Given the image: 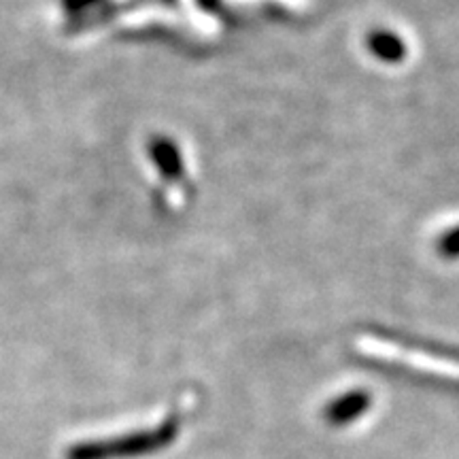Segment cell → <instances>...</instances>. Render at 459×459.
<instances>
[{"instance_id":"obj_3","label":"cell","mask_w":459,"mask_h":459,"mask_svg":"<svg viewBox=\"0 0 459 459\" xmlns=\"http://www.w3.org/2000/svg\"><path fill=\"white\" fill-rule=\"evenodd\" d=\"M438 251L445 257H459V226L449 230L438 243Z\"/></svg>"},{"instance_id":"obj_1","label":"cell","mask_w":459,"mask_h":459,"mask_svg":"<svg viewBox=\"0 0 459 459\" xmlns=\"http://www.w3.org/2000/svg\"><path fill=\"white\" fill-rule=\"evenodd\" d=\"M370 402H372V398L366 389H351L349 394L338 395L336 400H332L330 404L325 406L324 417L330 426L344 428V426H349L351 421H355V419H359L361 415H364V412L368 411Z\"/></svg>"},{"instance_id":"obj_2","label":"cell","mask_w":459,"mask_h":459,"mask_svg":"<svg viewBox=\"0 0 459 459\" xmlns=\"http://www.w3.org/2000/svg\"><path fill=\"white\" fill-rule=\"evenodd\" d=\"M368 48L372 56H377L383 62H400L406 56L404 41L395 32L389 30H377L370 32Z\"/></svg>"}]
</instances>
